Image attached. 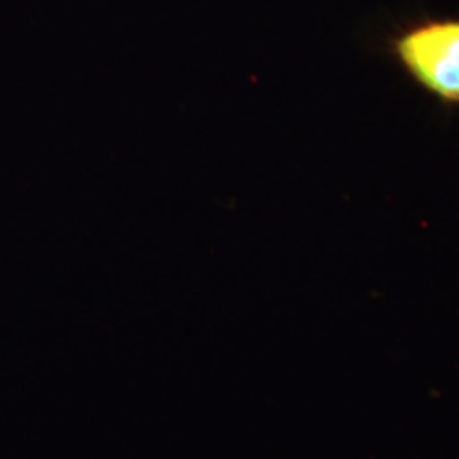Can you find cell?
Listing matches in <instances>:
<instances>
[{
  "label": "cell",
  "mask_w": 459,
  "mask_h": 459,
  "mask_svg": "<svg viewBox=\"0 0 459 459\" xmlns=\"http://www.w3.org/2000/svg\"><path fill=\"white\" fill-rule=\"evenodd\" d=\"M396 51L411 75L439 98L459 102V22H432L405 34Z\"/></svg>",
  "instance_id": "obj_1"
}]
</instances>
